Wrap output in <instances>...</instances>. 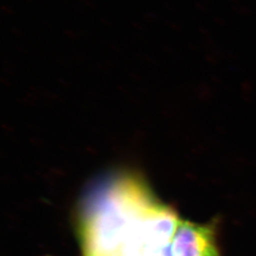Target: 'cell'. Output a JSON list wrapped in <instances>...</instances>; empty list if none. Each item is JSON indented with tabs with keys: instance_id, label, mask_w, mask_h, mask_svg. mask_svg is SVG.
Instances as JSON below:
<instances>
[{
	"instance_id": "7a4b0ae2",
	"label": "cell",
	"mask_w": 256,
	"mask_h": 256,
	"mask_svg": "<svg viewBox=\"0 0 256 256\" xmlns=\"http://www.w3.org/2000/svg\"><path fill=\"white\" fill-rule=\"evenodd\" d=\"M179 222L172 208L158 202L148 208L140 219L144 256L171 244Z\"/></svg>"
},
{
	"instance_id": "3957f363",
	"label": "cell",
	"mask_w": 256,
	"mask_h": 256,
	"mask_svg": "<svg viewBox=\"0 0 256 256\" xmlns=\"http://www.w3.org/2000/svg\"><path fill=\"white\" fill-rule=\"evenodd\" d=\"M214 225L179 222L172 240L174 256H219Z\"/></svg>"
},
{
	"instance_id": "277c9868",
	"label": "cell",
	"mask_w": 256,
	"mask_h": 256,
	"mask_svg": "<svg viewBox=\"0 0 256 256\" xmlns=\"http://www.w3.org/2000/svg\"><path fill=\"white\" fill-rule=\"evenodd\" d=\"M144 256H174L172 252V244L154 252H148Z\"/></svg>"
},
{
	"instance_id": "6da1fadb",
	"label": "cell",
	"mask_w": 256,
	"mask_h": 256,
	"mask_svg": "<svg viewBox=\"0 0 256 256\" xmlns=\"http://www.w3.org/2000/svg\"><path fill=\"white\" fill-rule=\"evenodd\" d=\"M157 202L144 182L133 174L100 180L80 206L78 233L84 254L118 256L131 224Z\"/></svg>"
},
{
	"instance_id": "5b68a950",
	"label": "cell",
	"mask_w": 256,
	"mask_h": 256,
	"mask_svg": "<svg viewBox=\"0 0 256 256\" xmlns=\"http://www.w3.org/2000/svg\"><path fill=\"white\" fill-rule=\"evenodd\" d=\"M84 256H90V254H84Z\"/></svg>"
}]
</instances>
